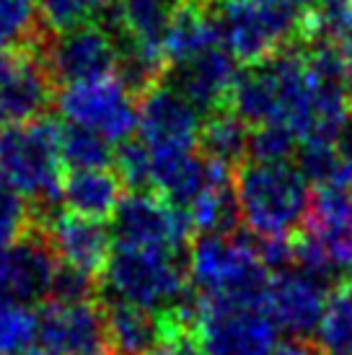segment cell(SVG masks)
I'll list each match as a JSON object with an SVG mask.
<instances>
[{"label":"cell","mask_w":352,"mask_h":355,"mask_svg":"<svg viewBox=\"0 0 352 355\" xmlns=\"http://www.w3.org/2000/svg\"><path fill=\"white\" fill-rule=\"evenodd\" d=\"M205 117L179 91L161 80L140 96L137 140L153 158L195 153Z\"/></svg>","instance_id":"8"},{"label":"cell","mask_w":352,"mask_h":355,"mask_svg":"<svg viewBox=\"0 0 352 355\" xmlns=\"http://www.w3.org/2000/svg\"><path fill=\"white\" fill-rule=\"evenodd\" d=\"M298 138L285 125H262L252 130L249 156L262 164H285L293 153H298Z\"/></svg>","instance_id":"27"},{"label":"cell","mask_w":352,"mask_h":355,"mask_svg":"<svg viewBox=\"0 0 352 355\" xmlns=\"http://www.w3.org/2000/svg\"><path fill=\"white\" fill-rule=\"evenodd\" d=\"M31 355H39V350H37V353H31Z\"/></svg>","instance_id":"33"},{"label":"cell","mask_w":352,"mask_h":355,"mask_svg":"<svg viewBox=\"0 0 352 355\" xmlns=\"http://www.w3.org/2000/svg\"><path fill=\"white\" fill-rule=\"evenodd\" d=\"M101 314H104L109 355H143L164 345L161 319L156 311L122 304V301H101Z\"/></svg>","instance_id":"18"},{"label":"cell","mask_w":352,"mask_h":355,"mask_svg":"<svg viewBox=\"0 0 352 355\" xmlns=\"http://www.w3.org/2000/svg\"><path fill=\"white\" fill-rule=\"evenodd\" d=\"M39 355H109L101 301L39 304Z\"/></svg>","instance_id":"11"},{"label":"cell","mask_w":352,"mask_h":355,"mask_svg":"<svg viewBox=\"0 0 352 355\" xmlns=\"http://www.w3.org/2000/svg\"><path fill=\"white\" fill-rule=\"evenodd\" d=\"M39 311L19 301H0V355L37 353Z\"/></svg>","instance_id":"22"},{"label":"cell","mask_w":352,"mask_h":355,"mask_svg":"<svg viewBox=\"0 0 352 355\" xmlns=\"http://www.w3.org/2000/svg\"><path fill=\"white\" fill-rule=\"evenodd\" d=\"M37 0H0V52L42 47Z\"/></svg>","instance_id":"21"},{"label":"cell","mask_w":352,"mask_h":355,"mask_svg":"<svg viewBox=\"0 0 352 355\" xmlns=\"http://www.w3.org/2000/svg\"><path fill=\"white\" fill-rule=\"evenodd\" d=\"M218 47H223V42H220L215 13H210L205 3L200 0L176 3L171 21H168L166 42H164L166 68H179Z\"/></svg>","instance_id":"17"},{"label":"cell","mask_w":352,"mask_h":355,"mask_svg":"<svg viewBox=\"0 0 352 355\" xmlns=\"http://www.w3.org/2000/svg\"><path fill=\"white\" fill-rule=\"evenodd\" d=\"M241 220L259 239H293L311 213V184L293 164H241L234 179Z\"/></svg>","instance_id":"1"},{"label":"cell","mask_w":352,"mask_h":355,"mask_svg":"<svg viewBox=\"0 0 352 355\" xmlns=\"http://www.w3.org/2000/svg\"><path fill=\"white\" fill-rule=\"evenodd\" d=\"M37 226L47 236L58 262L76 267V270L96 277V280L101 277L109 262V254L114 249L112 231L101 220L55 210V213L39 218Z\"/></svg>","instance_id":"14"},{"label":"cell","mask_w":352,"mask_h":355,"mask_svg":"<svg viewBox=\"0 0 352 355\" xmlns=\"http://www.w3.org/2000/svg\"><path fill=\"white\" fill-rule=\"evenodd\" d=\"M122 200H125V182L112 166L70 168L60 187V205L68 213L101 223L107 218H114Z\"/></svg>","instance_id":"16"},{"label":"cell","mask_w":352,"mask_h":355,"mask_svg":"<svg viewBox=\"0 0 352 355\" xmlns=\"http://www.w3.org/2000/svg\"><path fill=\"white\" fill-rule=\"evenodd\" d=\"M316 337L324 355H352V277H340L332 286Z\"/></svg>","instance_id":"20"},{"label":"cell","mask_w":352,"mask_h":355,"mask_svg":"<svg viewBox=\"0 0 352 355\" xmlns=\"http://www.w3.org/2000/svg\"><path fill=\"white\" fill-rule=\"evenodd\" d=\"M135 91L122 80V76L86 80L65 86L58 94V109L65 125L94 130L109 143H127L137 132Z\"/></svg>","instance_id":"6"},{"label":"cell","mask_w":352,"mask_h":355,"mask_svg":"<svg viewBox=\"0 0 352 355\" xmlns=\"http://www.w3.org/2000/svg\"><path fill=\"white\" fill-rule=\"evenodd\" d=\"M174 3H184V0H174ZM200 3H205V0H200Z\"/></svg>","instance_id":"32"},{"label":"cell","mask_w":352,"mask_h":355,"mask_svg":"<svg viewBox=\"0 0 352 355\" xmlns=\"http://www.w3.org/2000/svg\"><path fill=\"white\" fill-rule=\"evenodd\" d=\"M195 343L205 355H272L280 340L264 309L197 296Z\"/></svg>","instance_id":"7"},{"label":"cell","mask_w":352,"mask_h":355,"mask_svg":"<svg viewBox=\"0 0 352 355\" xmlns=\"http://www.w3.org/2000/svg\"><path fill=\"white\" fill-rule=\"evenodd\" d=\"M189 280L197 296L264 309L272 272L256 252L252 234L195 236L189 244Z\"/></svg>","instance_id":"3"},{"label":"cell","mask_w":352,"mask_h":355,"mask_svg":"<svg viewBox=\"0 0 352 355\" xmlns=\"http://www.w3.org/2000/svg\"><path fill=\"white\" fill-rule=\"evenodd\" d=\"M332 44L352 58V0L306 13V42Z\"/></svg>","instance_id":"24"},{"label":"cell","mask_w":352,"mask_h":355,"mask_svg":"<svg viewBox=\"0 0 352 355\" xmlns=\"http://www.w3.org/2000/svg\"><path fill=\"white\" fill-rule=\"evenodd\" d=\"M176 353L179 355H205L200 347H197V343L195 340H189V343H184V345H179V347H174Z\"/></svg>","instance_id":"30"},{"label":"cell","mask_w":352,"mask_h":355,"mask_svg":"<svg viewBox=\"0 0 352 355\" xmlns=\"http://www.w3.org/2000/svg\"><path fill=\"white\" fill-rule=\"evenodd\" d=\"M350 128H352V119H350Z\"/></svg>","instance_id":"34"},{"label":"cell","mask_w":352,"mask_h":355,"mask_svg":"<svg viewBox=\"0 0 352 355\" xmlns=\"http://www.w3.org/2000/svg\"><path fill=\"white\" fill-rule=\"evenodd\" d=\"M60 148H62L65 166L70 168H109L117 156L114 143L78 125H62Z\"/></svg>","instance_id":"23"},{"label":"cell","mask_w":352,"mask_h":355,"mask_svg":"<svg viewBox=\"0 0 352 355\" xmlns=\"http://www.w3.org/2000/svg\"><path fill=\"white\" fill-rule=\"evenodd\" d=\"M37 226L34 207L0 179V247H10Z\"/></svg>","instance_id":"26"},{"label":"cell","mask_w":352,"mask_h":355,"mask_svg":"<svg viewBox=\"0 0 352 355\" xmlns=\"http://www.w3.org/2000/svg\"><path fill=\"white\" fill-rule=\"evenodd\" d=\"M16 288V262L10 247H0V301H13Z\"/></svg>","instance_id":"28"},{"label":"cell","mask_w":352,"mask_h":355,"mask_svg":"<svg viewBox=\"0 0 352 355\" xmlns=\"http://www.w3.org/2000/svg\"><path fill=\"white\" fill-rule=\"evenodd\" d=\"M114 6L117 0H37L42 21L55 31L94 24L101 13H109Z\"/></svg>","instance_id":"25"},{"label":"cell","mask_w":352,"mask_h":355,"mask_svg":"<svg viewBox=\"0 0 352 355\" xmlns=\"http://www.w3.org/2000/svg\"><path fill=\"white\" fill-rule=\"evenodd\" d=\"M168 80L192 107L202 114H218L223 109H231V96H234L236 80L241 76V70L236 65V60L228 55L225 47L207 52L202 58L184 62L179 68H171Z\"/></svg>","instance_id":"15"},{"label":"cell","mask_w":352,"mask_h":355,"mask_svg":"<svg viewBox=\"0 0 352 355\" xmlns=\"http://www.w3.org/2000/svg\"><path fill=\"white\" fill-rule=\"evenodd\" d=\"M143 355H179V353H176V350L171 345H158V347H153V350L143 353Z\"/></svg>","instance_id":"31"},{"label":"cell","mask_w":352,"mask_h":355,"mask_svg":"<svg viewBox=\"0 0 352 355\" xmlns=\"http://www.w3.org/2000/svg\"><path fill=\"white\" fill-rule=\"evenodd\" d=\"M62 125L47 117L0 130V179L34 207L37 220L55 213L62 187Z\"/></svg>","instance_id":"2"},{"label":"cell","mask_w":352,"mask_h":355,"mask_svg":"<svg viewBox=\"0 0 352 355\" xmlns=\"http://www.w3.org/2000/svg\"><path fill=\"white\" fill-rule=\"evenodd\" d=\"M332 286L301 270L272 272L264 311L272 316L277 329H285L295 340H308L319 332V324L326 311Z\"/></svg>","instance_id":"12"},{"label":"cell","mask_w":352,"mask_h":355,"mask_svg":"<svg viewBox=\"0 0 352 355\" xmlns=\"http://www.w3.org/2000/svg\"><path fill=\"white\" fill-rule=\"evenodd\" d=\"M112 220L114 244L189 254L195 234L189 218L184 210L174 207L156 192H132L130 198L122 200Z\"/></svg>","instance_id":"9"},{"label":"cell","mask_w":352,"mask_h":355,"mask_svg":"<svg viewBox=\"0 0 352 355\" xmlns=\"http://www.w3.org/2000/svg\"><path fill=\"white\" fill-rule=\"evenodd\" d=\"M42 60L52 83H62L65 89L86 80L117 76L119 44L109 26L94 21L76 29L58 31L55 40L42 44Z\"/></svg>","instance_id":"10"},{"label":"cell","mask_w":352,"mask_h":355,"mask_svg":"<svg viewBox=\"0 0 352 355\" xmlns=\"http://www.w3.org/2000/svg\"><path fill=\"white\" fill-rule=\"evenodd\" d=\"M272 355H322V350H319V345H311L308 340L290 337V340H280L277 347L272 350Z\"/></svg>","instance_id":"29"},{"label":"cell","mask_w":352,"mask_h":355,"mask_svg":"<svg viewBox=\"0 0 352 355\" xmlns=\"http://www.w3.org/2000/svg\"><path fill=\"white\" fill-rule=\"evenodd\" d=\"M249 138L252 130L234 109H223L218 114H210L202 125L200 148L202 156L223 164V166H241L244 156H249Z\"/></svg>","instance_id":"19"},{"label":"cell","mask_w":352,"mask_h":355,"mask_svg":"<svg viewBox=\"0 0 352 355\" xmlns=\"http://www.w3.org/2000/svg\"><path fill=\"white\" fill-rule=\"evenodd\" d=\"M52 101V78L37 50L0 52V122H29L42 117Z\"/></svg>","instance_id":"13"},{"label":"cell","mask_w":352,"mask_h":355,"mask_svg":"<svg viewBox=\"0 0 352 355\" xmlns=\"http://www.w3.org/2000/svg\"><path fill=\"white\" fill-rule=\"evenodd\" d=\"M101 301H122L148 311H166L192 298L189 254L114 244L98 277Z\"/></svg>","instance_id":"4"},{"label":"cell","mask_w":352,"mask_h":355,"mask_svg":"<svg viewBox=\"0 0 352 355\" xmlns=\"http://www.w3.org/2000/svg\"><path fill=\"white\" fill-rule=\"evenodd\" d=\"M215 21L228 55L246 68L293 50V42H306V13L277 3L223 0Z\"/></svg>","instance_id":"5"}]
</instances>
